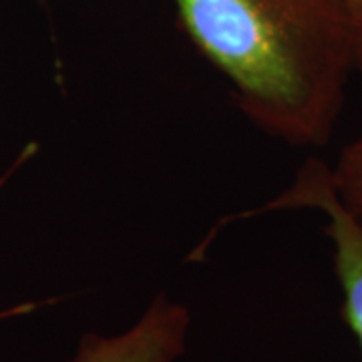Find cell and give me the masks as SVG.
I'll return each instance as SVG.
<instances>
[{
    "label": "cell",
    "instance_id": "6da1fadb",
    "mask_svg": "<svg viewBox=\"0 0 362 362\" xmlns=\"http://www.w3.org/2000/svg\"><path fill=\"white\" fill-rule=\"evenodd\" d=\"M185 35L259 131L300 149L334 135L354 54L334 0H173Z\"/></svg>",
    "mask_w": 362,
    "mask_h": 362
},
{
    "label": "cell",
    "instance_id": "7a4b0ae2",
    "mask_svg": "<svg viewBox=\"0 0 362 362\" xmlns=\"http://www.w3.org/2000/svg\"><path fill=\"white\" fill-rule=\"evenodd\" d=\"M294 209H318L326 218L324 233L332 242L334 270L344 294L342 316L362 346V226L338 199L330 165L322 159H306L284 192L254 214Z\"/></svg>",
    "mask_w": 362,
    "mask_h": 362
},
{
    "label": "cell",
    "instance_id": "3957f363",
    "mask_svg": "<svg viewBox=\"0 0 362 362\" xmlns=\"http://www.w3.org/2000/svg\"><path fill=\"white\" fill-rule=\"evenodd\" d=\"M192 312L157 294L139 320L119 334L87 332L69 362H175L187 349Z\"/></svg>",
    "mask_w": 362,
    "mask_h": 362
},
{
    "label": "cell",
    "instance_id": "277c9868",
    "mask_svg": "<svg viewBox=\"0 0 362 362\" xmlns=\"http://www.w3.org/2000/svg\"><path fill=\"white\" fill-rule=\"evenodd\" d=\"M330 180L342 206L362 226V133L342 147L334 165H330Z\"/></svg>",
    "mask_w": 362,
    "mask_h": 362
},
{
    "label": "cell",
    "instance_id": "5b68a950",
    "mask_svg": "<svg viewBox=\"0 0 362 362\" xmlns=\"http://www.w3.org/2000/svg\"><path fill=\"white\" fill-rule=\"evenodd\" d=\"M349 28L354 69L362 73V0H334Z\"/></svg>",
    "mask_w": 362,
    "mask_h": 362
}]
</instances>
